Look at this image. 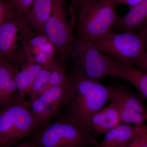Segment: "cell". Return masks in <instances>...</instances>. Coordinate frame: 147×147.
Returning <instances> with one entry per match:
<instances>
[{
	"label": "cell",
	"instance_id": "cell-1",
	"mask_svg": "<svg viewBox=\"0 0 147 147\" xmlns=\"http://www.w3.org/2000/svg\"><path fill=\"white\" fill-rule=\"evenodd\" d=\"M68 76V88L61 107L65 113L63 115L84 126L90 117L110 101L113 86H105L72 71Z\"/></svg>",
	"mask_w": 147,
	"mask_h": 147
},
{
	"label": "cell",
	"instance_id": "cell-2",
	"mask_svg": "<svg viewBox=\"0 0 147 147\" xmlns=\"http://www.w3.org/2000/svg\"><path fill=\"white\" fill-rule=\"evenodd\" d=\"M94 134L62 115L34 131L30 140L36 147H88L96 144Z\"/></svg>",
	"mask_w": 147,
	"mask_h": 147
},
{
	"label": "cell",
	"instance_id": "cell-3",
	"mask_svg": "<svg viewBox=\"0 0 147 147\" xmlns=\"http://www.w3.org/2000/svg\"><path fill=\"white\" fill-rule=\"evenodd\" d=\"M39 128V122L26 98H15L0 108V147L12 146L31 137Z\"/></svg>",
	"mask_w": 147,
	"mask_h": 147
},
{
	"label": "cell",
	"instance_id": "cell-4",
	"mask_svg": "<svg viewBox=\"0 0 147 147\" xmlns=\"http://www.w3.org/2000/svg\"><path fill=\"white\" fill-rule=\"evenodd\" d=\"M115 0H95L77 9V39L90 41L111 31L119 16Z\"/></svg>",
	"mask_w": 147,
	"mask_h": 147
},
{
	"label": "cell",
	"instance_id": "cell-5",
	"mask_svg": "<svg viewBox=\"0 0 147 147\" xmlns=\"http://www.w3.org/2000/svg\"><path fill=\"white\" fill-rule=\"evenodd\" d=\"M67 59L71 61V71L82 76L98 80L106 76L117 78L116 60L105 55L89 41L75 38Z\"/></svg>",
	"mask_w": 147,
	"mask_h": 147
},
{
	"label": "cell",
	"instance_id": "cell-6",
	"mask_svg": "<svg viewBox=\"0 0 147 147\" xmlns=\"http://www.w3.org/2000/svg\"><path fill=\"white\" fill-rule=\"evenodd\" d=\"M36 33L25 16H18L0 27V61L19 67L27 61V45Z\"/></svg>",
	"mask_w": 147,
	"mask_h": 147
},
{
	"label": "cell",
	"instance_id": "cell-7",
	"mask_svg": "<svg viewBox=\"0 0 147 147\" xmlns=\"http://www.w3.org/2000/svg\"><path fill=\"white\" fill-rule=\"evenodd\" d=\"M89 42L102 53L133 66L147 52V41L139 32L117 33L111 31Z\"/></svg>",
	"mask_w": 147,
	"mask_h": 147
},
{
	"label": "cell",
	"instance_id": "cell-8",
	"mask_svg": "<svg viewBox=\"0 0 147 147\" xmlns=\"http://www.w3.org/2000/svg\"><path fill=\"white\" fill-rule=\"evenodd\" d=\"M66 0H53L52 11L45 25L44 34L56 47L63 63L67 59L70 48L75 38L74 35V22L67 19L65 5Z\"/></svg>",
	"mask_w": 147,
	"mask_h": 147
},
{
	"label": "cell",
	"instance_id": "cell-9",
	"mask_svg": "<svg viewBox=\"0 0 147 147\" xmlns=\"http://www.w3.org/2000/svg\"><path fill=\"white\" fill-rule=\"evenodd\" d=\"M110 101L118 108L121 123L144 125L147 119V109L141 98L124 87L114 85Z\"/></svg>",
	"mask_w": 147,
	"mask_h": 147
},
{
	"label": "cell",
	"instance_id": "cell-10",
	"mask_svg": "<svg viewBox=\"0 0 147 147\" xmlns=\"http://www.w3.org/2000/svg\"><path fill=\"white\" fill-rule=\"evenodd\" d=\"M120 123L118 108L114 102L110 101L108 106L90 117L84 126L94 133L102 134H105Z\"/></svg>",
	"mask_w": 147,
	"mask_h": 147
},
{
	"label": "cell",
	"instance_id": "cell-11",
	"mask_svg": "<svg viewBox=\"0 0 147 147\" xmlns=\"http://www.w3.org/2000/svg\"><path fill=\"white\" fill-rule=\"evenodd\" d=\"M18 69L7 61H0V108L16 98L18 92L15 76Z\"/></svg>",
	"mask_w": 147,
	"mask_h": 147
},
{
	"label": "cell",
	"instance_id": "cell-12",
	"mask_svg": "<svg viewBox=\"0 0 147 147\" xmlns=\"http://www.w3.org/2000/svg\"><path fill=\"white\" fill-rule=\"evenodd\" d=\"M147 23V0H144L129 9L123 16H119L113 28L116 30L137 32Z\"/></svg>",
	"mask_w": 147,
	"mask_h": 147
},
{
	"label": "cell",
	"instance_id": "cell-13",
	"mask_svg": "<svg viewBox=\"0 0 147 147\" xmlns=\"http://www.w3.org/2000/svg\"><path fill=\"white\" fill-rule=\"evenodd\" d=\"M44 66L27 60L16 72L15 79L17 88L16 98L24 99L30 94L34 82Z\"/></svg>",
	"mask_w": 147,
	"mask_h": 147
},
{
	"label": "cell",
	"instance_id": "cell-14",
	"mask_svg": "<svg viewBox=\"0 0 147 147\" xmlns=\"http://www.w3.org/2000/svg\"><path fill=\"white\" fill-rule=\"evenodd\" d=\"M68 86L51 87L38 97L29 98L28 102L30 109L35 117L37 119L43 109L48 105L55 103H63Z\"/></svg>",
	"mask_w": 147,
	"mask_h": 147
},
{
	"label": "cell",
	"instance_id": "cell-15",
	"mask_svg": "<svg viewBox=\"0 0 147 147\" xmlns=\"http://www.w3.org/2000/svg\"><path fill=\"white\" fill-rule=\"evenodd\" d=\"M52 5L53 0H34L30 10L25 15L36 34H45V25L51 15Z\"/></svg>",
	"mask_w": 147,
	"mask_h": 147
},
{
	"label": "cell",
	"instance_id": "cell-16",
	"mask_svg": "<svg viewBox=\"0 0 147 147\" xmlns=\"http://www.w3.org/2000/svg\"><path fill=\"white\" fill-rule=\"evenodd\" d=\"M140 126L119 123L106 132L102 141L95 147H125Z\"/></svg>",
	"mask_w": 147,
	"mask_h": 147
},
{
	"label": "cell",
	"instance_id": "cell-17",
	"mask_svg": "<svg viewBox=\"0 0 147 147\" xmlns=\"http://www.w3.org/2000/svg\"><path fill=\"white\" fill-rule=\"evenodd\" d=\"M117 78L129 82L147 100V71L116 60Z\"/></svg>",
	"mask_w": 147,
	"mask_h": 147
},
{
	"label": "cell",
	"instance_id": "cell-18",
	"mask_svg": "<svg viewBox=\"0 0 147 147\" xmlns=\"http://www.w3.org/2000/svg\"><path fill=\"white\" fill-rule=\"evenodd\" d=\"M58 61H59L52 64L44 66L40 71L35 79L31 91L29 94L30 98L38 97L43 92L44 88L48 82L50 74Z\"/></svg>",
	"mask_w": 147,
	"mask_h": 147
},
{
	"label": "cell",
	"instance_id": "cell-19",
	"mask_svg": "<svg viewBox=\"0 0 147 147\" xmlns=\"http://www.w3.org/2000/svg\"><path fill=\"white\" fill-rule=\"evenodd\" d=\"M69 84L68 75L66 74L63 64L60 61L55 65L50 74L49 80L44 89V92L51 87L67 86Z\"/></svg>",
	"mask_w": 147,
	"mask_h": 147
},
{
	"label": "cell",
	"instance_id": "cell-20",
	"mask_svg": "<svg viewBox=\"0 0 147 147\" xmlns=\"http://www.w3.org/2000/svg\"><path fill=\"white\" fill-rule=\"evenodd\" d=\"M125 147H147V127L140 126Z\"/></svg>",
	"mask_w": 147,
	"mask_h": 147
},
{
	"label": "cell",
	"instance_id": "cell-21",
	"mask_svg": "<svg viewBox=\"0 0 147 147\" xmlns=\"http://www.w3.org/2000/svg\"><path fill=\"white\" fill-rule=\"evenodd\" d=\"M18 16H25L30 10L34 0H10Z\"/></svg>",
	"mask_w": 147,
	"mask_h": 147
},
{
	"label": "cell",
	"instance_id": "cell-22",
	"mask_svg": "<svg viewBox=\"0 0 147 147\" xmlns=\"http://www.w3.org/2000/svg\"><path fill=\"white\" fill-rule=\"evenodd\" d=\"M41 50L51 62L55 63L58 61L56 58V54L57 53L56 47L50 40L41 46Z\"/></svg>",
	"mask_w": 147,
	"mask_h": 147
},
{
	"label": "cell",
	"instance_id": "cell-23",
	"mask_svg": "<svg viewBox=\"0 0 147 147\" xmlns=\"http://www.w3.org/2000/svg\"><path fill=\"white\" fill-rule=\"evenodd\" d=\"M11 14L17 15L11 2L8 0H0V16Z\"/></svg>",
	"mask_w": 147,
	"mask_h": 147
},
{
	"label": "cell",
	"instance_id": "cell-24",
	"mask_svg": "<svg viewBox=\"0 0 147 147\" xmlns=\"http://www.w3.org/2000/svg\"><path fill=\"white\" fill-rule=\"evenodd\" d=\"M50 39L45 34H36L32 38L27 46L31 47H41Z\"/></svg>",
	"mask_w": 147,
	"mask_h": 147
},
{
	"label": "cell",
	"instance_id": "cell-25",
	"mask_svg": "<svg viewBox=\"0 0 147 147\" xmlns=\"http://www.w3.org/2000/svg\"><path fill=\"white\" fill-rule=\"evenodd\" d=\"M144 0H115L117 6L123 5L128 6L130 9Z\"/></svg>",
	"mask_w": 147,
	"mask_h": 147
},
{
	"label": "cell",
	"instance_id": "cell-26",
	"mask_svg": "<svg viewBox=\"0 0 147 147\" xmlns=\"http://www.w3.org/2000/svg\"><path fill=\"white\" fill-rule=\"evenodd\" d=\"M69 1L71 4L70 7L74 10L75 9H77L80 6L84 4L90 2L92 1H95V0H69Z\"/></svg>",
	"mask_w": 147,
	"mask_h": 147
},
{
	"label": "cell",
	"instance_id": "cell-27",
	"mask_svg": "<svg viewBox=\"0 0 147 147\" xmlns=\"http://www.w3.org/2000/svg\"><path fill=\"white\" fill-rule=\"evenodd\" d=\"M136 65L140 69L147 71V52Z\"/></svg>",
	"mask_w": 147,
	"mask_h": 147
},
{
	"label": "cell",
	"instance_id": "cell-28",
	"mask_svg": "<svg viewBox=\"0 0 147 147\" xmlns=\"http://www.w3.org/2000/svg\"><path fill=\"white\" fill-rule=\"evenodd\" d=\"M138 32L147 41V23Z\"/></svg>",
	"mask_w": 147,
	"mask_h": 147
},
{
	"label": "cell",
	"instance_id": "cell-29",
	"mask_svg": "<svg viewBox=\"0 0 147 147\" xmlns=\"http://www.w3.org/2000/svg\"><path fill=\"white\" fill-rule=\"evenodd\" d=\"M17 147H36L30 140L26 141L18 145Z\"/></svg>",
	"mask_w": 147,
	"mask_h": 147
},
{
	"label": "cell",
	"instance_id": "cell-30",
	"mask_svg": "<svg viewBox=\"0 0 147 147\" xmlns=\"http://www.w3.org/2000/svg\"><path fill=\"white\" fill-rule=\"evenodd\" d=\"M9 147H12V146Z\"/></svg>",
	"mask_w": 147,
	"mask_h": 147
},
{
	"label": "cell",
	"instance_id": "cell-31",
	"mask_svg": "<svg viewBox=\"0 0 147 147\" xmlns=\"http://www.w3.org/2000/svg\"><path fill=\"white\" fill-rule=\"evenodd\" d=\"M8 1H10V0H8Z\"/></svg>",
	"mask_w": 147,
	"mask_h": 147
}]
</instances>
